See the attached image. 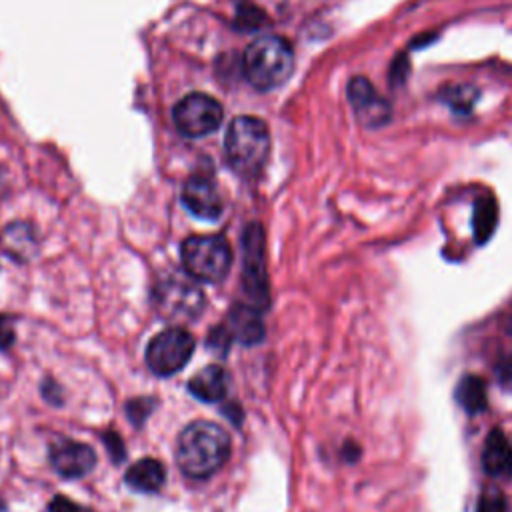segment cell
Wrapping results in <instances>:
<instances>
[{
  "instance_id": "12",
  "label": "cell",
  "mask_w": 512,
  "mask_h": 512,
  "mask_svg": "<svg viewBox=\"0 0 512 512\" xmlns=\"http://www.w3.org/2000/svg\"><path fill=\"white\" fill-rule=\"evenodd\" d=\"M50 462L64 478H82L96 466V454L88 444L76 440H56L50 446Z\"/></svg>"
},
{
  "instance_id": "26",
  "label": "cell",
  "mask_w": 512,
  "mask_h": 512,
  "mask_svg": "<svg viewBox=\"0 0 512 512\" xmlns=\"http://www.w3.org/2000/svg\"><path fill=\"white\" fill-rule=\"evenodd\" d=\"M0 510H4V504H2V500H0Z\"/></svg>"
},
{
  "instance_id": "9",
  "label": "cell",
  "mask_w": 512,
  "mask_h": 512,
  "mask_svg": "<svg viewBox=\"0 0 512 512\" xmlns=\"http://www.w3.org/2000/svg\"><path fill=\"white\" fill-rule=\"evenodd\" d=\"M264 338V322L262 310L248 302H238L230 308L226 322L212 330L208 344L216 348L228 346L230 340H236L244 346H254Z\"/></svg>"
},
{
  "instance_id": "19",
  "label": "cell",
  "mask_w": 512,
  "mask_h": 512,
  "mask_svg": "<svg viewBox=\"0 0 512 512\" xmlns=\"http://www.w3.org/2000/svg\"><path fill=\"white\" fill-rule=\"evenodd\" d=\"M154 406L152 398H134L126 404V414L134 426H142L144 420L150 416Z\"/></svg>"
},
{
  "instance_id": "25",
  "label": "cell",
  "mask_w": 512,
  "mask_h": 512,
  "mask_svg": "<svg viewBox=\"0 0 512 512\" xmlns=\"http://www.w3.org/2000/svg\"><path fill=\"white\" fill-rule=\"evenodd\" d=\"M508 334H512V318H510V322H508Z\"/></svg>"
},
{
  "instance_id": "17",
  "label": "cell",
  "mask_w": 512,
  "mask_h": 512,
  "mask_svg": "<svg viewBox=\"0 0 512 512\" xmlns=\"http://www.w3.org/2000/svg\"><path fill=\"white\" fill-rule=\"evenodd\" d=\"M498 222V206L492 196H482L474 204L472 212V230L476 244H484L490 240Z\"/></svg>"
},
{
  "instance_id": "10",
  "label": "cell",
  "mask_w": 512,
  "mask_h": 512,
  "mask_svg": "<svg viewBox=\"0 0 512 512\" xmlns=\"http://www.w3.org/2000/svg\"><path fill=\"white\" fill-rule=\"evenodd\" d=\"M348 100L354 108L358 122L366 128H378L388 122L390 106L388 102L376 92L370 80L356 76L348 84Z\"/></svg>"
},
{
  "instance_id": "8",
  "label": "cell",
  "mask_w": 512,
  "mask_h": 512,
  "mask_svg": "<svg viewBox=\"0 0 512 512\" xmlns=\"http://www.w3.org/2000/svg\"><path fill=\"white\" fill-rule=\"evenodd\" d=\"M222 104L208 94L192 92L176 102L172 122L180 134L188 138H202L212 134L222 122Z\"/></svg>"
},
{
  "instance_id": "5",
  "label": "cell",
  "mask_w": 512,
  "mask_h": 512,
  "mask_svg": "<svg viewBox=\"0 0 512 512\" xmlns=\"http://www.w3.org/2000/svg\"><path fill=\"white\" fill-rule=\"evenodd\" d=\"M242 290L248 304L266 310L270 304V288L264 258V232L258 222L246 226L242 236Z\"/></svg>"
},
{
  "instance_id": "21",
  "label": "cell",
  "mask_w": 512,
  "mask_h": 512,
  "mask_svg": "<svg viewBox=\"0 0 512 512\" xmlns=\"http://www.w3.org/2000/svg\"><path fill=\"white\" fill-rule=\"evenodd\" d=\"M48 512H92V510L66 496H54L48 504Z\"/></svg>"
},
{
  "instance_id": "2",
  "label": "cell",
  "mask_w": 512,
  "mask_h": 512,
  "mask_svg": "<svg viewBox=\"0 0 512 512\" xmlns=\"http://www.w3.org/2000/svg\"><path fill=\"white\" fill-rule=\"evenodd\" d=\"M242 66L256 90H272L292 74L294 54L284 38L260 36L244 50Z\"/></svg>"
},
{
  "instance_id": "13",
  "label": "cell",
  "mask_w": 512,
  "mask_h": 512,
  "mask_svg": "<svg viewBox=\"0 0 512 512\" xmlns=\"http://www.w3.org/2000/svg\"><path fill=\"white\" fill-rule=\"evenodd\" d=\"M482 466L494 478L512 476V440L500 428H492L484 440Z\"/></svg>"
},
{
  "instance_id": "18",
  "label": "cell",
  "mask_w": 512,
  "mask_h": 512,
  "mask_svg": "<svg viewBox=\"0 0 512 512\" xmlns=\"http://www.w3.org/2000/svg\"><path fill=\"white\" fill-rule=\"evenodd\" d=\"M478 512H508V498L498 488H486L478 498Z\"/></svg>"
},
{
  "instance_id": "3",
  "label": "cell",
  "mask_w": 512,
  "mask_h": 512,
  "mask_svg": "<svg viewBox=\"0 0 512 512\" xmlns=\"http://www.w3.org/2000/svg\"><path fill=\"white\" fill-rule=\"evenodd\" d=\"M270 134L262 120L254 116H238L228 124L224 136V152L230 166L242 176L260 172L268 158Z\"/></svg>"
},
{
  "instance_id": "22",
  "label": "cell",
  "mask_w": 512,
  "mask_h": 512,
  "mask_svg": "<svg viewBox=\"0 0 512 512\" xmlns=\"http://www.w3.org/2000/svg\"><path fill=\"white\" fill-rule=\"evenodd\" d=\"M496 380L498 384L512 392V354L510 356H504L498 364H496Z\"/></svg>"
},
{
  "instance_id": "6",
  "label": "cell",
  "mask_w": 512,
  "mask_h": 512,
  "mask_svg": "<svg viewBox=\"0 0 512 512\" xmlns=\"http://www.w3.org/2000/svg\"><path fill=\"white\" fill-rule=\"evenodd\" d=\"M156 310L170 320H194L204 308V294L192 276L158 280L152 292Z\"/></svg>"
},
{
  "instance_id": "24",
  "label": "cell",
  "mask_w": 512,
  "mask_h": 512,
  "mask_svg": "<svg viewBox=\"0 0 512 512\" xmlns=\"http://www.w3.org/2000/svg\"><path fill=\"white\" fill-rule=\"evenodd\" d=\"M14 342V328L6 316L0 314V350L10 348Z\"/></svg>"
},
{
  "instance_id": "16",
  "label": "cell",
  "mask_w": 512,
  "mask_h": 512,
  "mask_svg": "<svg viewBox=\"0 0 512 512\" xmlns=\"http://www.w3.org/2000/svg\"><path fill=\"white\" fill-rule=\"evenodd\" d=\"M454 396H456V402L460 404V408L468 414H480L488 406L486 382L474 374L460 378V382L456 384Z\"/></svg>"
},
{
  "instance_id": "23",
  "label": "cell",
  "mask_w": 512,
  "mask_h": 512,
  "mask_svg": "<svg viewBox=\"0 0 512 512\" xmlns=\"http://www.w3.org/2000/svg\"><path fill=\"white\" fill-rule=\"evenodd\" d=\"M102 438H104V444H106V448H108V454L112 456V460H114V462H120V460H124V456H126V450H124L122 438H120L116 432H106Z\"/></svg>"
},
{
  "instance_id": "1",
  "label": "cell",
  "mask_w": 512,
  "mask_h": 512,
  "mask_svg": "<svg viewBox=\"0 0 512 512\" xmlns=\"http://www.w3.org/2000/svg\"><path fill=\"white\" fill-rule=\"evenodd\" d=\"M230 456V436L214 422L188 424L176 440V464L188 478H208L218 472Z\"/></svg>"
},
{
  "instance_id": "20",
  "label": "cell",
  "mask_w": 512,
  "mask_h": 512,
  "mask_svg": "<svg viewBox=\"0 0 512 512\" xmlns=\"http://www.w3.org/2000/svg\"><path fill=\"white\" fill-rule=\"evenodd\" d=\"M468 92H470V88H468V86L448 88V90H446L444 100H446L452 108L456 106V102H460V104H458V110H460V112H464V110H468V108H470V104L474 102V94H470V96H468Z\"/></svg>"
},
{
  "instance_id": "4",
  "label": "cell",
  "mask_w": 512,
  "mask_h": 512,
  "mask_svg": "<svg viewBox=\"0 0 512 512\" xmlns=\"http://www.w3.org/2000/svg\"><path fill=\"white\" fill-rule=\"evenodd\" d=\"M180 258L196 282H220L230 270L232 252L220 234L188 236L180 246Z\"/></svg>"
},
{
  "instance_id": "14",
  "label": "cell",
  "mask_w": 512,
  "mask_h": 512,
  "mask_svg": "<svg viewBox=\"0 0 512 512\" xmlns=\"http://www.w3.org/2000/svg\"><path fill=\"white\" fill-rule=\"evenodd\" d=\"M228 374L222 366L210 364L188 380V392L202 402H218L226 396Z\"/></svg>"
},
{
  "instance_id": "7",
  "label": "cell",
  "mask_w": 512,
  "mask_h": 512,
  "mask_svg": "<svg viewBox=\"0 0 512 512\" xmlns=\"http://www.w3.org/2000/svg\"><path fill=\"white\" fill-rule=\"evenodd\" d=\"M194 348L196 340L188 330L166 328L148 342L146 364L156 376H172L188 364Z\"/></svg>"
},
{
  "instance_id": "15",
  "label": "cell",
  "mask_w": 512,
  "mask_h": 512,
  "mask_svg": "<svg viewBox=\"0 0 512 512\" xmlns=\"http://www.w3.org/2000/svg\"><path fill=\"white\" fill-rule=\"evenodd\" d=\"M126 484L134 490V492H142V494H152L158 492L166 480L164 474V466L154 460V458H142L136 464H132L126 472Z\"/></svg>"
},
{
  "instance_id": "11",
  "label": "cell",
  "mask_w": 512,
  "mask_h": 512,
  "mask_svg": "<svg viewBox=\"0 0 512 512\" xmlns=\"http://www.w3.org/2000/svg\"><path fill=\"white\" fill-rule=\"evenodd\" d=\"M182 202L190 214L202 220H218L224 210L218 186L206 174H194L184 182Z\"/></svg>"
}]
</instances>
